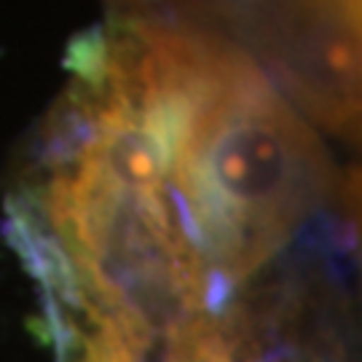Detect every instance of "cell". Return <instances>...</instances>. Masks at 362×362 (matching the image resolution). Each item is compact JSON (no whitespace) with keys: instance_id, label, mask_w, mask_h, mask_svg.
Masks as SVG:
<instances>
[{"instance_id":"277c9868","label":"cell","mask_w":362,"mask_h":362,"mask_svg":"<svg viewBox=\"0 0 362 362\" xmlns=\"http://www.w3.org/2000/svg\"><path fill=\"white\" fill-rule=\"evenodd\" d=\"M97 314V311H94ZM151 338L116 317L97 314V330L86 341V349L78 362H143Z\"/></svg>"},{"instance_id":"6da1fadb","label":"cell","mask_w":362,"mask_h":362,"mask_svg":"<svg viewBox=\"0 0 362 362\" xmlns=\"http://www.w3.org/2000/svg\"><path fill=\"white\" fill-rule=\"evenodd\" d=\"M49 218L94 296L97 314L116 317L151 341L207 314L209 272L161 191H124L81 156L49 185Z\"/></svg>"},{"instance_id":"7a4b0ae2","label":"cell","mask_w":362,"mask_h":362,"mask_svg":"<svg viewBox=\"0 0 362 362\" xmlns=\"http://www.w3.org/2000/svg\"><path fill=\"white\" fill-rule=\"evenodd\" d=\"M83 156L103 169L107 180L132 194L156 196L169 177V158L156 134L121 113L105 118Z\"/></svg>"},{"instance_id":"3957f363","label":"cell","mask_w":362,"mask_h":362,"mask_svg":"<svg viewBox=\"0 0 362 362\" xmlns=\"http://www.w3.org/2000/svg\"><path fill=\"white\" fill-rule=\"evenodd\" d=\"M164 362H236L231 344L207 314L167 336Z\"/></svg>"}]
</instances>
